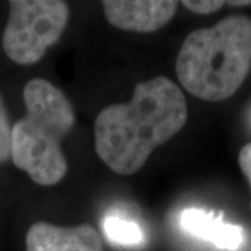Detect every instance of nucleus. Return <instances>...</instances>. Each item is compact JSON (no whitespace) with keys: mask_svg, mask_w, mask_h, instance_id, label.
Instances as JSON below:
<instances>
[{"mask_svg":"<svg viewBox=\"0 0 251 251\" xmlns=\"http://www.w3.org/2000/svg\"><path fill=\"white\" fill-rule=\"evenodd\" d=\"M187 102L179 87L158 75L135 85L133 98L109 105L95 120V150L119 175L138 172L159 145L187 122Z\"/></svg>","mask_w":251,"mask_h":251,"instance_id":"f257e3e1","label":"nucleus"},{"mask_svg":"<svg viewBox=\"0 0 251 251\" xmlns=\"http://www.w3.org/2000/svg\"><path fill=\"white\" fill-rule=\"evenodd\" d=\"M251 69V18L229 16L184 39L176 59L183 87L194 97L219 102L242 87Z\"/></svg>","mask_w":251,"mask_h":251,"instance_id":"f03ea898","label":"nucleus"},{"mask_svg":"<svg viewBox=\"0 0 251 251\" xmlns=\"http://www.w3.org/2000/svg\"><path fill=\"white\" fill-rule=\"evenodd\" d=\"M23 98L27 113L11 130V161L36 184L53 186L67 173L62 140L74 126L70 100L52 82L32 78Z\"/></svg>","mask_w":251,"mask_h":251,"instance_id":"7ed1b4c3","label":"nucleus"},{"mask_svg":"<svg viewBox=\"0 0 251 251\" xmlns=\"http://www.w3.org/2000/svg\"><path fill=\"white\" fill-rule=\"evenodd\" d=\"M3 32V49L10 60L29 66L57 42L69 21V6L60 0H11Z\"/></svg>","mask_w":251,"mask_h":251,"instance_id":"20e7f679","label":"nucleus"},{"mask_svg":"<svg viewBox=\"0 0 251 251\" xmlns=\"http://www.w3.org/2000/svg\"><path fill=\"white\" fill-rule=\"evenodd\" d=\"M105 17L112 25L131 32H153L171 21L176 10L175 0H105Z\"/></svg>","mask_w":251,"mask_h":251,"instance_id":"39448f33","label":"nucleus"},{"mask_svg":"<svg viewBox=\"0 0 251 251\" xmlns=\"http://www.w3.org/2000/svg\"><path fill=\"white\" fill-rule=\"evenodd\" d=\"M27 251H102L100 236L91 225L62 227L36 222L27 232Z\"/></svg>","mask_w":251,"mask_h":251,"instance_id":"423d86ee","label":"nucleus"},{"mask_svg":"<svg viewBox=\"0 0 251 251\" xmlns=\"http://www.w3.org/2000/svg\"><path fill=\"white\" fill-rule=\"evenodd\" d=\"M179 222L186 233L212 243L221 250H239L246 240L242 226L225 222L224 215L214 211L187 208L181 212Z\"/></svg>","mask_w":251,"mask_h":251,"instance_id":"0eeeda50","label":"nucleus"},{"mask_svg":"<svg viewBox=\"0 0 251 251\" xmlns=\"http://www.w3.org/2000/svg\"><path fill=\"white\" fill-rule=\"evenodd\" d=\"M103 232L110 242L119 246L135 247L144 243V232L140 225L123 216H106L103 221Z\"/></svg>","mask_w":251,"mask_h":251,"instance_id":"6e6552de","label":"nucleus"},{"mask_svg":"<svg viewBox=\"0 0 251 251\" xmlns=\"http://www.w3.org/2000/svg\"><path fill=\"white\" fill-rule=\"evenodd\" d=\"M11 130L9 115L0 95V163L11 159Z\"/></svg>","mask_w":251,"mask_h":251,"instance_id":"1a4fd4ad","label":"nucleus"},{"mask_svg":"<svg viewBox=\"0 0 251 251\" xmlns=\"http://www.w3.org/2000/svg\"><path fill=\"white\" fill-rule=\"evenodd\" d=\"M183 4L190 11H193V13H197V14H211V13H215L219 9H222L225 1H222V0H198V1L184 0Z\"/></svg>","mask_w":251,"mask_h":251,"instance_id":"9d476101","label":"nucleus"},{"mask_svg":"<svg viewBox=\"0 0 251 251\" xmlns=\"http://www.w3.org/2000/svg\"><path fill=\"white\" fill-rule=\"evenodd\" d=\"M239 165L251 184V143L246 144L239 153Z\"/></svg>","mask_w":251,"mask_h":251,"instance_id":"9b49d317","label":"nucleus"},{"mask_svg":"<svg viewBox=\"0 0 251 251\" xmlns=\"http://www.w3.org/2000/svg\"><path fill=\"white\" fill-rule=\"evenodd\" d=\"M229 4H230V6H247V4H251V0H240V1L230 0Z\"/></svg>","mask_w":251,"mask_h":251,"instance_id":"f8f14e48","label":"nucleus"},{"mask_svg":"<svg viewBox=\"0 0 251 251\" xmlns=\"http://www.w3.org/2000/svg\"><path fill=\"white\" fill-rule=\"evenodd\" d=\"M249 120H250V123H251V108H250V112H249Z\"/></svg>","mask_w":251,"mask_h":251,"instance_id":"ddd939ff","label":"nucleus"}]
</instances>
